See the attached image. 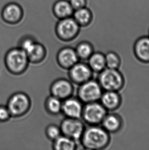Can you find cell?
Listing matches in <instances>:
<instances>
[{"label": "cell", "instance_id": "1", "mask_svg": "<svg viewBox=\"0 0 149 150\" xmlns=\"http://www.w3.org/2000/svg\"><path fill=\"white\" fill-rule=\"evenodd\" d=\"M110 140L109 133L99 125H90L85 129L81 138L84 148L91 150L104 149L109 146Z\"/></svg>", "mask_w": 149, "mask_h": 150}, {"label": "cell", "instance_id": "2", "mask_svg": "<svg viewBox=\"0 0 149 150\" xmlns=\"http://www.w3.org/2000/svg\"><path fill=\"white\" fill-rule=\"evenodd\" d=\"M98 81L103 91H118L125 85V78L119 69L106 68L99 73Z\"/></svg>", "mask_w": 149, "mask_h": 150}, {"label": "cell", "instance_id": "3", "mask_svg": "<svg viewBox=\"0 0 149 150\" xmlns=\"http://www.w3.org/2000/svg\"><path fill=\"white\" fill-rule=\"evenodd\" d=\"M103 90L98 81L91 79L81 84L78 92L79 99L85 103L98 101Z\"/></svg>", "mask_w": 149, "mask_h": 150}, {"label": "cell", "instance_id": "4", "mask_svg": "<svg viewBox=\"0 0 149 150\" xmlns=\"http://www.w3.org/2000/svg\"><path fill=\"white\" fill-rule=\"evenodd\" d=\"M108 111L100 101L86 103L83 107L82 117L89 125H100Z\"/></svg>", "mask_w": 149, "mask_h": 150}, {"label": "cell", "instance_id": "5", "mask_svg": "<svg viewBox=\"0 0 149 150\" xmlns=\"http://www.w3.org/2000/svg\"><path fill=\"white\" fill-rule=\"evenodd\" d=\"M28 57L26 52L21 48L11 49L6 57V64L12 73H20L26 68Z\"/></svg>", "mask_w": 149, "mask_h": 150}, {"label": "cell", "instance_id": "6", "mask_svg": "<svg viewBox=\"0 0 149 150\" xmlns=\"http://www.w3.org/2000/svg\"><path fill=\"white\" fill-rule=\"evenodd\" d=\"M80 26L71 17L60 19L57 25L56 33L60 39L70 40L74 38L80 31Z\"/></svg>", "mask_w": 149, "mask_h": 150}, {"label": "cell", "instance_id": "7", "mask_svg": "<svg viewBox=\"0 0 149 150\" xmlns=\"http://www.w3.org/2000/svg\"><path fill=\"white\" fill-rule=\"evenodd\" d=\"M85 129L84 124L79 119L72 118L65 119L60 127L61 133L75 142L80 140Z\"/></svg>", "mask_w": 149, "mask_h": 150}, {"label": "cell", "instance_id": "8", "mask_svg": "<svg viewBox=\"0 0 149 150\" xmlns=\"http://www.w3.org/2000/svg\"><path fill=\"white\" fill-rule=\"evenodd\" d=\"M30 106L28 97L25 94L18 93L11 97L8 103L7 109L10 115L18 116L25 113Z\"/></svg>", "mask_w": 149, "mask_h": 150}, {"label": "cell", "instance_id": "9", "mask_svg": "<svg viewBox=\"0 0 149 150\" xmlns=\"http://www.w3.org/2000/svg\"><path fill=\"white\" fill-rule=\"evenodd\" d=\"M93 73L88 64L77 63L70 68V76L75 83L81 85L91 79Z\"/></svg>", "mask_w": 149, "mask_h": 150}, {"label": "cell", "instance_id": "10", "mask_svg": "<svg viewBox=\"0 0 149 150\" xmlns=\"http://www.w3.org/2000/svg\"><path fill=\"white\" fill-rule=\"evenodd\" d=\"M83 106L80 100L67 98L63 103V112L68 118L79 119L82 117Z\"/></svg>", "mask_w": 149, "mask_h": 150}, {"label": "cell", "instance_id": "11", "mask_svg": "<svg viewBox=\"0 0 149 150\" xmlns=\"http://www.w3.org/2000/svg\"><path fill=\"white\" fill-rule=\"evenodd\" d=\"M133 51L138 61L149 63V36H143L137 39L134 44Z\"/></svg>", "mask_w": 149, "mask_h": 150}, {"label": "cell", "instance_id": "12", "mask_svg": "<svg viewBox=\"0 0 149 150\" xmlns=\"http://www.w3.org/2000/svg\"><path fill=\"white\" fill-rule=\"evenodd\" d=\"M99 101L108 111H113L120 107L122 98L118 91H104Z\"/></svg>", "mask_w": 149, "mask_h": 150}, {"label": "cell", "instance_id": "13", "mask_svg": "<svg viewBox=\"0 0 149 150\" xmlns=\"http://www.w3.org/2000/svg\"><path fill=\"white\" fill-rule=\"evenodd\" d=\"M52 96L60 100L67 99L73 92V86L70 82L65 79L57 80L53 83L51 88Z\"/></svg>", "mask_w": 149, "mask_h": 150}, {"label": "cell", "instance_id": "14", "mask_svg": "<svg viewBox=\"0 0 149 150\" xmlns=\"http://www.w3.org/2000/svg\"><path fill=\"white\" fill-rule=\"evenodd\" d=\"M22 50L27 55L29 61L33 62L41 61L44 56V47L40 44L35 42L33 40L26 43Z\"/></svg>", "mask_w": 149, "mask_h": 150}, {"label": "cell", "instance_id": "15", "mask_svg": "<svg viewBox=\"0 0 149 150\" xmlns=\"http://www.w3.org/2000/svg\"><path fill=\"white\" fill-rule=\"evenodd\" d=\"M22 16L20 6L15 3H10L5 6L2 11V17L6 22L15 24L19 22Z\"/></svg>", "mask_w": 149, "mask_h": 150}, {"label": "cell", "instance_id": "16", "mask_svg": "<svg viewBox=\"0 0 149 150\" xmlns=\"http://www.w3.org/2000/svg\"><path fill=\"white\" fill-rule=\"evenodd\" d=\"M109 134L115 133L121 130L123 125L122 118L115 113L107 114L101 124Z\"/></svg>", "mask_w": 149, "mask_h": 150}, {"label": "cell", "instance_id": "17", "mask_svg": "<svg viewBox=\"0 0 149 150\" xmlns=\"http://www.w3.org/2000/svg\"><path fill=\"white\" fill-rule=\"evenodd\" d=\"M57 59L61 67L71 68L78 63L79 57L75 50L71 48H65L59 52Z\"/></svg>", "mask_w": 149, "mask_h": 150}, {"label": "cell", "instance_id": "18", "mask_svg": "<svg viewBox=\"0 0 149 150\" xmlns=\"http://www.w3.org/2000/svg\"><path fill=\"white\" fill-rule=\"evenodd\" d=\"M88 60V65L93 72L100 73L106 68L105 54L100 52H94Z\"/></svg>", "mask_w": 149, "mask_h": 150}, {"label": "cell", "instance_id": "19", "mask_svg": "<svg viewBox=\"0 0 149 150\" xmlns=\"http://www.w3.org/2000/svg\"><path fill=\"white\" fill-rule=\"evenodd\" d=\"M53 11L55 16L60 19L71 17L74 10L70 2L67 0H59L54 4Z\"/></svg>", "mask_w": 149, "mask_h": 150}, {"label": "cell", "instance_id": "20", "mask_svg": "<svg viewBox=\"0 0 149 150\" xmlns=\"http://www.w3.org/2000/svg\"><path fill=\"white\" fill-rule=\"evenodd\" d=\"M73 18L80 27H86L90 24L93 21V13L86 7L74 10Z\"/></svg>", "mask_w": 149, "mask_h": 150}, {"label": "cell", "instance_id": "21", "mask_svg": "<svg viewBox=\"0 0 149 150\" xmlns=\"http://www.w3.org/2000/svg\"><path fill=\"white\" fill-rule=\"evenodd\" d=\"M54 147L57 150H73L76 148V144L68 137L60 136L54 140Z\"/></svg>", "mask_w": 149, "mask_h": 150}, {"label": "cell", "instance_id": "22", "mask_svg": "<svg viewBox=\"0 0 149 150\" xmlns=\"http://www.w3.org/2000/svg\"><path fill=\"white\" fill-rule=\"evenodd\" d=\"M75 50L79 59L83 60L88 59L95 52L93 45L88 42H83L80 43Z\"/></svg>", "mask_w": 149, "mask_h": 150}, {"label": "cell", "instance_id": "23", "mask_svg": "<svg viewBox=\"0 0 149 150\" xmlns=\"http://www.w3.org/2000/svg\"><path fill=\"white\" fill-rule=\"evenodd\" d=\"M106 68L119 69L121 64V59L119 55L114 51H109L105 54Z\"/></svg>", "mask_w": 149, "mask_h": 150}, {"label": "cell", "instance_id": "24", "mask_svg": "<svg viewBox=\"0 0 149 150\" xmlns=\"http://www.w3.org/2000/svg\"><path fill=\"white\" fill-rule=\"evenodd\" d=\"M62 105L60 100L54 96L48 98L46 100V108L51 113L57 114L60 112L62 109Z\"/></svg>", "mask_w": 149, "mask_h": 150}, {"label": "cell", "instance_id": "25", "mask_svg": "<svg viewBox=\"0 0 149 150\" xmlns=\"http://www.w3.org/2000/svg\"><path fill=\"white\" fill-rule=\"evenodd\" d=\"M46 135L48 138L55 140L61 136L60 129L54 125L48 126L46 130Z\"/></svg>", "mask_w": 149, "mask_h": 150}, {"label": "cell", "instance_id": "26", "mask_svg": "<svg viewBox=\"0 0 149 150\" xmlns=\"http://www.w3.org/2000/svg\"><path fill=\"white\" fill-rule=\"evenodd\" d=\"M70 3L74 10L85 7L86 6V0H70Z\"/></svg>", "mask_w": 149, "mask_h": 150}, {"label": "cell", "instance_id": "27", "mask_svg": "<svg viewBox=\"0 0 149 150\" xmlns=\"http://www.w3.org/2000/svg\"><path fill=\"white\" fill-rule=\"evenodd\" d=\"M10 113L7 108L0 107V121L3 122L8 120Z\"/></svg>", "mask_w": 149, "mask_h": 150}, {"label": "cell", "instance_id": "28", "mask_svg": "<svg viewBox=\"0 0 149 150\" xmlns=\"http://www.w3.org/2000/svg\"></svg>", "mask_w": 149, "mask_h": 150}]
</instances>
